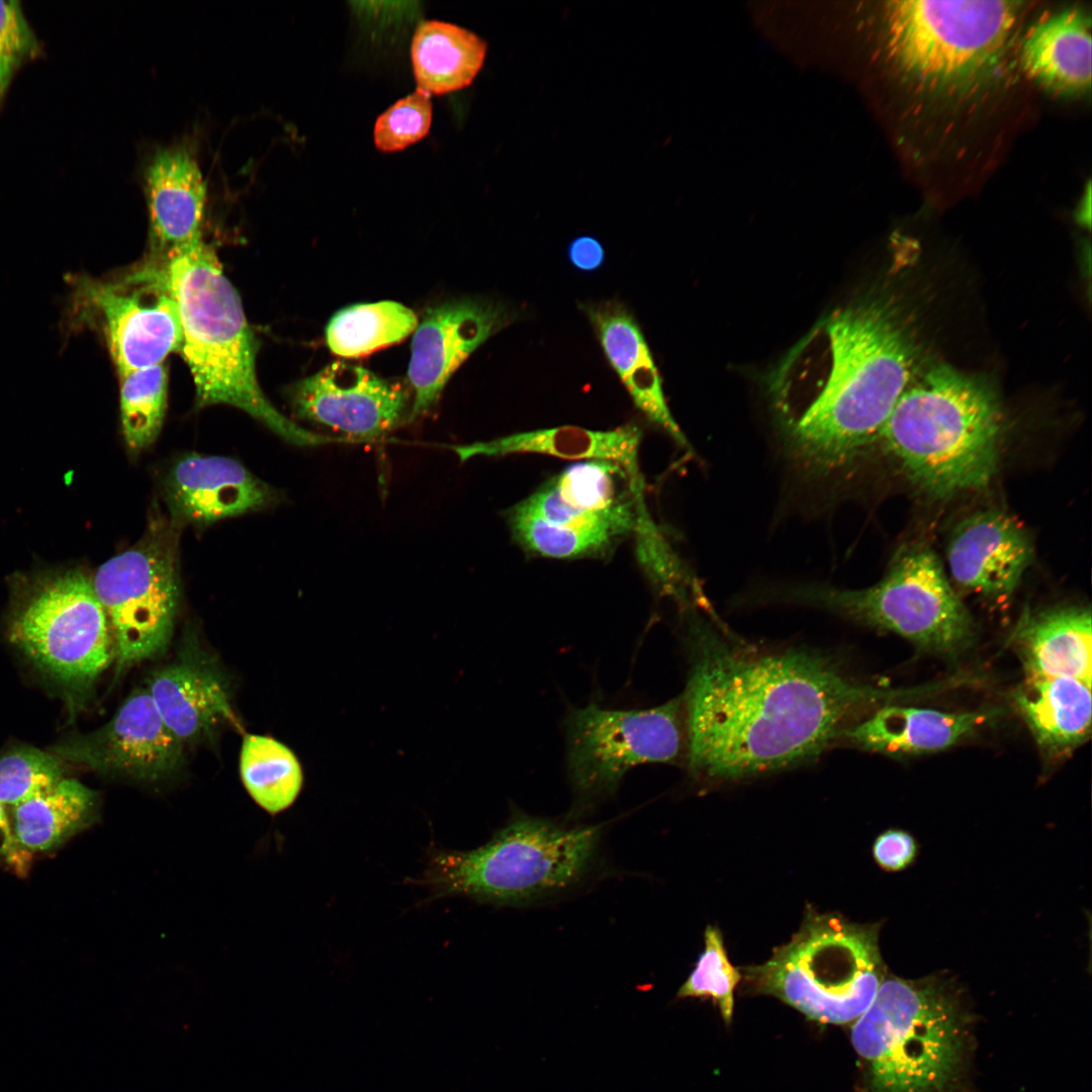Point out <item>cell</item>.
I'll return each instance as SVG.
<instances>
[{"instance_id": "cell-5", "label": "cell", "mask_w": 1092, "mask_h": 1092, "mask_svg": "<svg viewBox=\"0 0 1092 1092\" xmlns=\"http://www.w3.org/2000/svg\"><path fill=\"white\" fill-rule=\"evenodd\" d=\"M164 257L182 331L179 352L195 384L196 404L238 407L296 446L333 441L286 418L263 393L257 341L214 250L201 238Z\"/></svg>"}, {"instance_id": "cell-39", "label": "cell", "mask_w": 1092, "mask_h": 1092, "mask_svg": "<svg viewBox=\"0 0 1092 1092\" xmlns=\"http://www.w3.org/2000/svg\"><path fill=\"white\" fill-rule=\"evenodd\" d=\"M916 853L913 837L901 830H888L875 841L873 854L885 870L899 871L910 864Z\"/></svg>"}, {"instance_id": "cell-4", "label": "cell", "mask_w": 1092, "mask_h": 1092, "mask_svg": "<svg viewBox=\"0 0 1092 1092\" xmlns=\"http://www.w3.org/2000/svg\"><path fill=\"white\" fill-rule=\"evenodd\" d=\"M1004 429L998 396L984 380L938 364L911 380L877 440L911 483L946 498L991 482Z\"/></svg>"}, {"instance_id": "cell-41", "label": "cell", "mask_w": 1092, "mask_h": 1092, "mask_svg": "<svg viewBox=\"0 0 1092 1092\" xmlns=\"http://www.w3.org/2000/svg\"><path fill=\"white\" fill-rule=\"evenodd\" d=\"M15 844L12 823L7 816L5 806L0 803V858L9 854Z\"/></svg>"}, {"instance_id": "cell-33", "label": "cell", "mask_w": 1092, "mask_h": 1092, "mask_svg": "<svg viewBox=\"0 0 1092 1092\" xmlns=\"http://www.w3.org/2000/svg\"><path fill=\"white\" fill-rule=\"evenodd\" d=\"M605 356L622 380L650 350L631 312L621 303L604 301L586 307Z\"/></svg>"}, {"instance_id": "cell-29", "label": "cell", "mask_w": 1092, "mask_h": 1092, "mask_svg": "<svg viewBox=\"0 0 1092 1092\" xmlns=\"http://www.w3.org/2000/svg\"><path fill=\"white\" fill-rule=\"evenodd\" d=\"M240 775L253 801L271 815L289 808L303 783L300 762L282 742L246 734L240 754Z\"/></svg>"}, {"instance_id": "cell-31", "label": "cell", "mask_w": 1092, "mask_h": 1092, "mask_svg": "<svg viewBox=\"0 0 1092 1092\" xmlns=\"http://www.w3.org/2000/svg\"><path fill=\"white\" fill-rule=\"evenodd\" d=\"M120 417L124 441L132 453L158 438L167 406L168 373L162 364L119 375Z\"/></svg>"}, {"instance_id": "cell-25", "label": "cell", "mask_w": 1092, "mask_h": 1092, "mask_svg": "<svg viewBox=\"0 0 1092 1092\" xmlns=\"http://www.w3.org/2000/svg\"><path fill=\"white\" fill-rule=\"evenodd\" d=\"M1090 688L1072 677L1026 676L1015 694V702L1045 751L1067 752L1089 736Z\"/></svg>"}, {"instance_id": "cell-23", "label": "cell", "mask_w": 1092, "mask_h": 1092, "mask_svg": "<svg viewBox=\"0 0 1092 1092\" xmlns=\"http://www.w3.org/2000/svg\"><path fill=\"white\" fill-rule=\"evenodd\" d=\"M640 429L628 424L610 431L562 426L516 433L484 442L454 446L461 462L474 456L543 454L572 460H609L642 483L639 469Z\"/></svg>"}, {"instance_id": "cell-2", "label": "cell", "mask_w": 1092, "mask_h": 1092, "mask_svg": "<svg viewBox=\"0 0 1092 1092\" xmlns=\"http://www.w3.org/2000/svg\"><path fill=\"white\" fill-rule=\"evenodd\" d=\"M915 370L914 344L886 308L862 303L823 318L771 381L776 405L809 390L789 421L795 456L817 472L849 463L877 440Z\"/></svg>"}, {"instance_id": "cell-1", "label": "cell", "mask_w": 1092, "mask_h": 1092, "mask_svg": "<svg viewBox=\"0 0 1092 1092\" xmlns=\"http://www.w3.org/2000/svg\"><path fill=\"white\" fill-rule=\"evenodd\" d=\"M689 615L681 698L697 780L736 781L814 760L870 709L921 692L861 682L817 652L752 644L715 613Z\"/></svg>"}, {"instance_id": "cell-18", "label": "cell", "mask_w": 1092, "mask_h": 1092, "mask_svg": "<svg viewBox=\"0 0 1092 1092\" xmlns=\"http://www.w3.org/2000/svg\"><path fill=\"white\" fill-rule=\"evenodd\" d=\"M147 690L183 744L209 738L226 723L237 724L226 679L194 639L185 641L175 658L152 674Z\"/></svg>"}, {"instance_id": "cell-6", "label": "cell", "mask_w": 1092, "mask_h": 1092, "mask_svg": "<svg viewBox=\"0 0 1092 1092\" xmlns=\"http://www.w3.org/2000/svg\"><path fill=\"white\" fill-rule=\"evenodd\" d=\"M850 1038L871 1092H956L968 1045L967 1016L946 979H884Z\"/></svg>"}, {"instance_id": "cell-17", "label": "cell", "mask_w": 1092, "mask_h": 1092, "mask_svg": "<svg viewBox=\"0 0 1092 1092\" xmlns=\"http://www.w3.org/2000/svg\"><path fill=\"white\" fill-rule=\"evenodd\" d=\"M164 495L175 523L207 526L274 505L278 493L235 459L188 454L168 470Z\"/></svg>"}, {"instance_id": "cell-16", "label": "cell", "mask_w": 1092, "mask_h": 1092, "mask_svg": "<svg viewBox=\"0 0 1092 1092\" xmlns=\"http://www.w3.org/2000/svg\"><path fill=\"white\" fill-rule=\"evenodd\" d=\"M512 318L508 307L485 299H453L431 307L414 331L410 420L427 413L456 369Z\"/></svg>"}, {"instance_id": "cell-36", "label": "cell", "mask_w": 1092, "mask_h": 1092, "mask_svg": "<svg viewBox=\"0 0 1092 1092\" xmlns=\"http://www.w3.org/2000/svg\"><path fill=\"white\" fill-rule=\"evenodd\" d=\"M432 122L430 95L417 89L399 99L375 122L373 136L382 152H397L424 139Z\"/></svg>"}, {"instance_id": "cell-35", "label": "cell", "mask_w": 1092, "mask_h": 1092, "mask_svg": "<svg viewBox=\"0 0 1092 1092\" xmlns=\"http://www.w3.org/2000/svg\"><path fill=\"white\" fill-rule=\"evenodd\" d=\"M705 949L696 967L677 992L679 998L710 997L729 1024L734 1009V990L740 972L729 962L721 932L714 926L705 929Z\"/></svg>"}, {"instance_id": "cell-24", "label": "cell", "mask_w": 1092, "mask_h": 1092, "mask_svg": "<svg viewBox=\"0 0 1092 1092\" xmlns=\"http://www.w3.org/2000/svg\"><path fill=\"white\" fill-rule=\"evenodd\" d=\"M1091 612L1082 607L1025 612L1015 639L1027 675L1072 677L1091 686Z\"/></svg>"}, {"instance_id": "cell-7", "label": "cell", "mask_w": 1092, "mask_h": 1092, "mask_svg": "<svg viewBox=\"0 0 1092 1092\" xmlns=\"http://www.w3.org/2000/svg\"><path fill=\"white\" fill-rule=\"evenodd\" d=\"M601 825L564 826L516 812L486 843L435 848L419 879L432 898L516 905L568 889L589 871Z\"/></svg>"}, {"instance_id": "cell-40", "label": "cell", "mask_w": 1092, "mask_h": 1092, "mask_svg": "<svg viewBox=\"0 0 1092 1092\" xmlns=\"http://www.w3.org/2000/svg\"><path fill=\"white\" fill-rule=\"evenodd\" d=\"M568 260L580 271L593 272L605 262V249L594 237L580 236L571 241L567 249Z\"/></svg>"}, {"instance_id": "cell-21", "label": "cell", "mask_w": 1092, "mask_h": 1092, "mask_svg": "<svg viewBox=\"0 0 1092 1092\" xmlns=\"http://www.w3.org/2000/svg\"><path fill=\"white\" fill-rule=\"evenodd\" d=\"M1091 21L1070 7L1038 20L1019 41L1022 70L1053 92L1075 96L1091 87Z\"/></svg>"}, {"instance_id": "cell-32", "label": "cell", "mask_w": 1092, "mask_h": 1092, "mask_svg": "<svg viewBox=\"0 0 1092 1092\" xmlns=\"http://www.w3.org/2000/svg\"><path fill=\"white\" fill-rule=\"evenodd\" d=\"M513 538L532 554L555 559L579 558L606 550L612 543L545 522L517 504L508 513Z\"/></svg>"}, {"instance_id": "cell-38", "label": "cell", "mask_w": 1092, "mask_h": 1092, "mask_svg": "<svg viewBox=\"0 0 1092 1092\" xmlns=\"http://www.w3.org/2000/svg\"><path fill=\"white\" fill-rule=\"evenodd\" d=\"M37 50V40L19 2L0 0V100L16 69Z\"/></svg>"}, {"instance_id": "cell-14", "label": "cell", "mask_w": 1092, "mask_h": 1092, "mask_svg": "<svg viewBox=\"0 0 1092 1092\" xmlns=\"http://www.w3.org/2000/svg\"><path fill=\"white\" fill-rule=\"evenodd\" d=\"M54 752L102 774L157 783L181 766L184 744L166 726L148 690L136 689L104 726L57 745Z\"/></svg>"}, {"instance_id": "cell-15", "label": "cell", "mask_w": 1092, "mask_h": 1092, "mask_svg": "<svg viewBox=\"0 0 1092 1092\" xmlns=\"http://www.w3.org/2000/svg\"><path fill=\"white\" fill-rule=\"evenodd\" d=\"M289 399L298 418L367 438L386 433L402 420L410 391L400 382L338 361L296 382Z\"/></svg>"}, {"instance_id": "cell-9", "label": "cell", "mask_w": 1092, "mask_h": 1092, "mask_svg": "<svg viewBox=\"0 0 1092 1092\" xmlns=\"http://www.w3.org/2000/svg\"><path fill=\"white\" fill-rule=\"evenodd\" d=\"M786 593V599L793 602L894 632L933 651L962 648L973 633L971 616L951 587L940 560L923 544L900 550L885 576L872 586L843 589L807 584Z\"/></svg>"}, {"instance_id": "cell-28", "label": "cell", "mask_w": 1092, "mask_h": 1092, "mask_svg": "<svg viewBox=\"0 0 1092 1092\" xmlns=\"http://www.w3.org/2000/svg\"><path fill=\"white\" fill-rule=\"evenodd\" d=\"M418 324L416 313L399 302L360 303L334 314L326 339L334 354L356 358L400 342Z\"/></svg>"}, {"instance_id": "cell-26", "label": "cell", "mask_w": 1092, "mask_h": 1092, "mask_svg": "<svg viewBox=\"0 0 1092 1092\" xmlns=\"http://www.w3.org/2000/svg\"><path fill=\"white\" fill-rule=\"evenodd\" d=\"M486 52L484 39L466 28L439 20L421 22L411 48L418 89L442 95L469 86Z\"/></svg>"}, {"instance_id": "cell-37", "label": "cell", "mask_w": 1092, "mask_h": 1092, "mask_svg": "<svg viewBox=\"0 0 1092 1092\" xmlns=\"http://www.w3.org/2000/svg\"><path fill=\"white\" fill-rule=\"evenodd\" d=\"M621 381L635 406L650 422L663 429L679 443L686 442L666 405L662 381L651 354L639 361Z\"/></svg>"}, {"instance_id": "cell-34", "label": "cell", "mask_w": 1092, "mask_h": 1092, "mask_svg": "<svg viewBox=\"0 0 1092 1092\" xmlns=\"http://www.w3.org/2000/svg\"><path fill=\"white\" fill-rule=\"evenodd\" d=\"M59 759L33 747L0 755V803L15 807L55 788L63 780Z\"/></svg>"}, {"instance_id": "cell-30", "label": "cell", "mask_w": 1092, "mask_h": 1092, "mask_svg": "<svg viewBox=\"0 0 1092 1092\" xmlns=\"http://www.w3.org/2000/svg\"><path fill=\"white\" fill-rule=\"evenodd\" d=\"M559 498L576 510L611 513L636 509L641 496L628 497L624 483L641 486L618 463L609 460H579L550 480Z\"/></svg>"}, {"instance_id": "cell-3", "label": "cell", "mask_w": 1092, "mask_h": 1092, "mask_svg": "<svg viewBox=\"0 0 1092 1092\" xmlns=\"http://www.w3.org/2000/svg\"><path fill=\"white\" fill-rule=\"evenodd\" d=\"M1018 1L888 2L887 59L907 93L965 108L1004 88L1014 70Z\"/></svg>"}, {"instance_id": "cell-27", "label": "cell", "mask_w": 1092, "mask_h": 1092, "mask_svg": "<svg viewBox=\"0 0 1092 1092\" xmlns=\"http://www.w3.org/2000/svg\"><path fill=\"white\" fill-rule=\"evenodd\" d=\"M97 794L73 779L13 807L16 843L31 851L58 847L97 817Z\"/></svg>"}, {"instance_id": "cell-19", "label": "cell", "mask_w": 1092, "mask_h": 1092, "mask_svg": "<svg viewBox=\"0 0 1092 1092\" xmlns=\"http://www.w3.org/2000/svg\"><path fill=\"white\" fill-rule=\"evenodd\" d=\"M1032 558V544L1024 529L998 510L967 517L947 546L948 569L956 582L995 599L1012 595Z\"/></svg>"}, {"instance_id": "cell-22", "label": "cell", "mask_w": 1092, "mask_h": 1092, "mask_svg": "<svg viewBox=\"0 0 1092 1092\" xmlns=\"http://www.w3.org/2000/svg\"><path fill=\"white\" fill-rule=\"evenodd\" d=\"M990 712L950 713L886 705L851 725L844 739L887 754H915L945 749L993 719Z\"/></svg>"}, {"instance_id": "cell-11", "label": "cell", "mask_w": 1092, "mask_h": 1092, "mask_svg": "<svg viewBox=\"0 0 1092 1092\" xmlns=\"http://www.w3.org/2000/svg\"><path fill=\"white\" fill-rule=\"evenodd\" d=\"M565 738L572 811L580 813L616 793L630 769L681 759L687 750L682 698L649 709H607L595 703L572 709Z\"/></svg>"}, {"instance_id": "cell-10", "label": "cell", "mask_w": 1092, "mask_h": 1092, "mask_svg": "<svg viewBox=\"0 0 1092 1092\" xmlns=\"http://www.w3.org/2000/svg\"><path fill=\"white\" fill-rule=\"evenodd\" d=\"M13 582L10 642L66 688L88 690L115 657L110 624L92 579L71 569Z\"/></svg>"}, {"instance_id": "cell-13", "label": "cell", "mask_w": 1092, "mask_h": 1092, "mask_svg": "<svg viewBox=\"0 0 1092 1092\" xmlns=\"http://www.w3.org/2000/svg\"><path fill=\"white\" fill-rule=\"evenodd\" d=\"M76 285L79 298L101 320L118 375L162 364L179 352L182 331L164 256L119 279L80 278Z\"/></svg>"}, {"instance_id": "cell-8", "label": "cell", "mask_w": 1092, "mask_h": 1092, "mask_svg": "<svg viewBox=\"0 0 1092 1092\" xmlns=\"http://www.w3.org/2000/svg\"><path fill=\"white\" fill-rule=\"evenodd\" d=\"M885 976L876 925L808 910L799 931L762 965L746 967L747 989L770 995L822 1024L854 1022Z\"/></svg>"}, {"instance_id": "cell-20", "label": "cell", "mask_w": 1092, "mask_h": 1092, "mask_svg": "<svg viewBox=\"0 0 1092 1092\" xmlns=\"http://www.w3.org/2000/svg\"><path fill=\"white\" fill-rule=\"evenodd\" d=\"M146 194L158 255L202 238L206 182L186 147L173 146L154 155L146 171Z\"/></svg>"}, {"instance_id": "cell-12", "label": "cell", "mask_w": 1092, "mask_h": 1092, "mask_svg": "<svg viewBox=\"0 0 1092 1092\" xmlns=\"http://www.w3.org/2000/svg\"><path fill=\"white\" fill-rule=\"evenodd\" d=\"M92 584L110 624L118 671L167 649L180 596L170 525L154 523L138 544L103 563Z\"/></svg>"}]
</instances>
